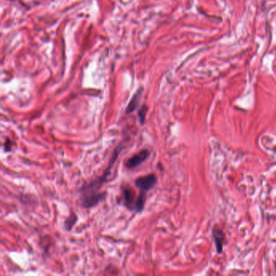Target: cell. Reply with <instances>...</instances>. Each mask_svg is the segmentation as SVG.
Segmentation results:
<instances>
[{
    "instance_id": "cell-6",
    "label": "cell",
    "mask_w": 276,
    "mask_h": 276,
    "mask_svg": "<svg viewBox=\"0 0 276 276\" xmlns=\"http://www.w3.org/2000/svg\"><path fill=\"white\" fill-rule=\"evenodd\" d=\"M140 97H141V95L140 93H137L134 96V97L131 99V100L130 101L129 104L126 107V109H125V113L126 114H130L137 109L138 105L139 104V100H140Z\"/></svg>"
},
{
    "instance_id": "cell-4",
    "label": "cell",
    "mask_w": 276,
    "mask_h": 276,
    "mask_svg": "<svg viewBox=\"0 0 276 276\" xmlns=\"http://www.w3.org/2000/svg\"><path fill=\"white\" fill-rule=\"evenodd\" d=\"M138 195L135 194V191L131 187H123L122 200L123 205L130 211H135V203L137 201Z\"/></svg>"
},
{
    "instance_id": "cell-3",
    "label": "cell",
    "mask_w": 276,
    "mask_h": 276,
    "mask_svg": "<svg viewBox=\"0 0 276 276\" xmlns=\"http://www.w3.org/2000/svg\"><path fill=\"white\" fill-rule=\"evenodd\" d=\"M149 155H150V151L147 149H143L141 151H139L138 153L132 155L125 161V168L129 169H132L138 167L139 165H141L142 163L144 162L147 159Z\"/></svg>"
},
{
    "instance_id": "cell-5",
    "label": "cell",
    "mask_w": 276,
    "mask_h": 276,
    "mask_svg": "<svg viewBox=\"0 0 276 276\" xmlns=\"http://www.w3.org/2000/svg\"><path fill=\"white\" fill-rule=\"evenodd\" d=\"M212 235H213L214 240H215V242H216L217 252L219 253H222V249H223V241H224L225 238L224 233L222 231H220V230L214 229Z\"/></svg>"
},
{
    "instance_id": "cell-1",
    "label": "cell",
    "mask_w": 276,
    "mask_h": 276,
    "mask_svg": "<svg viewBox=\"0 0 276 276\" xmlns=\"http://www.w3.org/2000/svg\"><path fill=\"white\" fill-rule=\"evenodd\" d=\"M122 148V144H119L115 149L114 154L112 155L110 163L109 166L107 167L104 173L100 176L91 181L88 185H85L82 187L80 190L81 193V203L82 206L85 208H92L98 205L100 202H101L105 198V192H100V189L104 185V183L106 181L108 176L111 173V169L113 168V165L118 157L119 152Z\"/></svg>"
},
{
    "instance_id": "cell-7",
    "label": "cell",
    "mask_w": 276,
    "mask_h": 276,
    "mask_svg": "<svg viewBox=\"0 0 276 276\" xmlns=\"http://www.w3.org/2000/svg\"><path fill=\"white\" fill-rule=\"evenodd\" d=\"M77 220H78V217L75 215V213L74 212H71L70 214V216H68L67 218L66 219L65 222H64V225H65L66 229L67 231H71V230L73 228V227L74 226V224L76 223Z\"/></svg>"
},
{
    "instance_id": "cell-8",
    "label": "cell",
    "mask_w": 276,
    "mask_h": 276,
    "mask_svg": "<svg viewBox=\"0 0 276 276\" xmlns=\"http://www.w3.org/2000/svg\"><path fill=\"white\" fill-rule=\"evenodd\" d=\"M147 112V107L146 105H144L143 107H142L141 109L139 110V112H138V117H139V122H140L141 125L144 124V122H145Z\"/></svg>"
},
{
    "instance_id": "cell-2",
    "label": "cell",
    "mask_w": 276,
    "mask_h": 276,
    "mask_svg": "<svg viewBox=\"0 0 276 276\" xmlns=\"http://www.w3.org/2000/svg\"><path fill=\"white\" fill-rule=\"evenodd\" d=\"M156 182L157 176H155V174L150 173L136 179L135 181V186L140 190V192L146 194L147 191L153 188Z\"/></svg>"
}]
</instances>
